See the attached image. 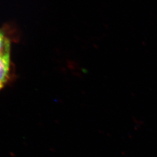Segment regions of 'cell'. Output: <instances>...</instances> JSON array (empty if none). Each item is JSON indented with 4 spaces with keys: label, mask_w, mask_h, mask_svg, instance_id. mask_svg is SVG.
Here are the masks:
<instances>
[{
    "label": "cell",
    "mask_w": 157,
    "mask_h": 157,
    "mask_svg": "<svg viewBox=\"0 0 157 157\" xmlns=\"http://www.w3.org/2000/svg\"><path fill=\"white\" fill-rule=\"evenodd\" d=\"M10 49H11L10 40L8 39L4 33L0 30V54Z\"/></svg>",
    "instance_id": "obj_2"
},
{
    "label": "cell",
    "mask_w": 157,
    "mask_h": 157,
    "mask_svg": "<svg viewBox=\"0 0 157 157\" xmlns=\"http://www.w3.org/2000/svg\"><path fill=\"white\" fill-rule=\"evenodd\" d=\"M11 49L0 54V90L7 84L11 68Z\"/></svg>",
    "instance_id": "obj_1"
}]
</instances>
